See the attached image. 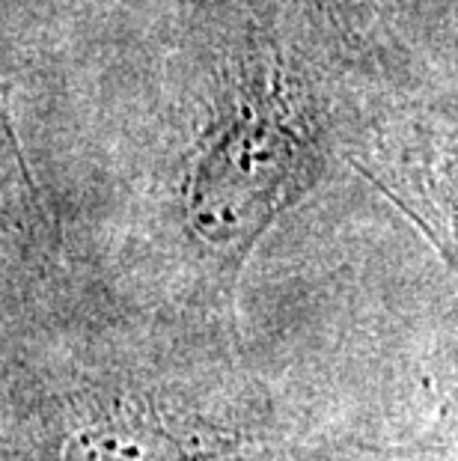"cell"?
<instances>
[{
  "mask_svg": "<svg viewBox=\"0 0 458 461\" xmlns=\"http://www.w3.org/2000/svg\"><path fill=\"white\" fill-rule=\"evenodd\" d=\"M188 440L158 417L120 408L75 429L63 444V461H193Z\"/></svg>",
  "mask_w": 458,
  "mask_h": 461,
  "instance_id": "obj_2",
  "label": "cell"
},
{
  "mask_svg": "<svg viewBox=\"0 0 458 461\" xmlns=\"http://www.w3.org/2000/svg\"><path fill=\"white\" fill-rule=\"evenodd\" d=\"M161 140V230L229 289L268 230L343 161V72L301 0H179Z\"/></svg>",
  "mask_w": 458,
  "mask_h": 461,
  "instance_id": "obj_1",
  "label": "cell"
},
{
  "mask_svg": "<svg viewBox=\"0 0 458 461\" xmlns=\"http://www.w3.org/2000/svg\"><path fill=\"white\" fill-rule=\"evenodd\" d=\"M18 137L9 68L0 51V244H36L48 232V205Z\"/></svg>",
  "mask_w": 458,
  "mask_h": 461,
  "instance_id": "obj_3",
  "label": "cell"
}]
</instances>
